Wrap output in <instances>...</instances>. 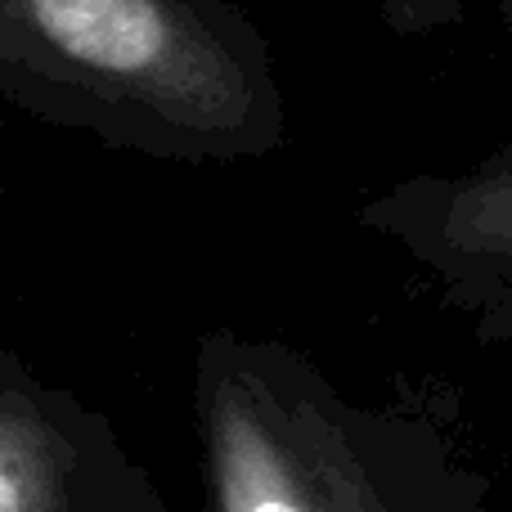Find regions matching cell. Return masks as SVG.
I'll return each instance as SVG.
<instances>
[{"mask_svg": "<svg viewBox=\"0 0 512 512\" xmlns=\"http://www.w3.org/2000/svg\"><path fill=\"white\" fill-rule=\"evenodd\" d=\"M0 512H171L113 414L0 351Z\"/></svg>", "mask_w": 512, "mask_h": 512, "instance_id": "277c9868", "label": "cell"}, {"mask_svg": "<svg viewBox=\"0 0 512 512\" xmlns=\"http://www.w3.org/2000/svg\"><path fill=\"white\" fill-rule=\"evenodd\" d=\"M382 23L396 36L409 41H423V36H441L450 27L463 23L468 14V0H378Z\"/></svg>", "mask_w": 512, "mask_h": 512, "instance_id": "5b68a950", "label": "cell"}, {"mask_svg": "<svg viewBox=\"0 0 512 512\" xmlns=\"http://www.w3.org/2000/svg\"><path fill=\"white\" fill-rule=\"evenodd\" d=\"M189 418L207 512H499L441 409L355 396L270 333L216 324L198 337Z\"/></svg>", "mask_w": 512, "mask_h": 512, "instance_id": "7a4b0ae2", "label": "cell"}, {"mask_svg": "<svg viewBox=\"0 0 512 512\" xmlns=\"http://www.w3.org/2000/svg\"><path fill=\"white\" fill-rule=\"evenodd\" d=\"M355 225L396 248L481 342H512V140L369 194Z\"/></svg>", "mask_w": 512, "mask_h": 512, "instance_id": "3957f363", "label": "cell"}, {"mask_svg": "<svg viewBox=\"0 0 512 512\" xmlns=\"http://www.w3.org/2000/svg\"><path fill=\"white\" fill-rule=\"evenodd\" d=\"M0 108L167 167L288 144L279 63L239 0H0Z\"/></svg>", "mask_w": 512, "mask_h": 512, "instance_id": "6da1fadb", "label": "cell"}]
</instances>
